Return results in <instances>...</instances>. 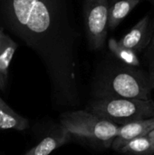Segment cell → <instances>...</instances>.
Wrapping results in <instances>:
<instances>
[{"instance_id": "e0dca14e", "label": "cell", "mask_w": 154, "mask_h": 155, "mask_svg": "<svg viewBox=\"0 0 154 155\" xmlns=\"http://www.w3.org/2000/svg\"><path fill=\"white\" fill-rule=\"evenodd\" d=\"M148 135H149L150 137H152V139H154V130H153V131H152V132H151V133H150V134H149Z\"/></svg>"}, {"instance_id": "3957f363", "label": "cell", "mask_w": 154, "mask_h": 155, "mask_svg": "<svg viewBox=\"0 0 154 155\" xmlns=\"http://www.w3.org/2000/svg\"><path fill=\"white\" fill-rule=\"evenodd\" d=\"M86 110L121 126L154 117V102L152 99L94 98L87 105Z\"/></svg>"}, {"instance_id": "7c38bea8", "label": "cell", "mask_w": 154, "mask_h": 155, "mask_svg": "<svg viewBox=\"0 0 154 155\" xmlns=\"http://www.w3.org/2000/svg\"><path fill=\"white\" fill-rule=\"evenodd\" d=\"M118 152L127 155H153L154 139L149 135L134 138L125 143Z\"/></svg>"}, {"instance_id": "4fadbf2b", "label": "cell", "mask_w": 154, "mask_h": 155, "mask_svg": "<svg viewBox=\"0 0 154 155\" xmlns=\"http://www.w3.org/2000/svg\"><path fill=\"white\" fill-rule=\"evenodd\" d=\"M108 47L111 53L115 56V58L127 65L139 67L140 66V59L135 52L133 50L124 47L123 45H120L117 40L114 38H110L108 41Z\"/></svg>"}, {"instance_id": "7a4b0ae2", "label": "cell", "mask_w": 154, "mask_h": 155, "mask_svg": "<svg viewBox=\"0 0 154 155\" xmlns=\"http://www.w3.org/2000/svg\"><path fill=\"white\" fill-rule=\"evenodd\" d=\"M152 89L148 74L121 62L105 64L93 84L94 98L151 99Z\"/></svg>"}, {"instance_id": "5b68a950", "label": "cell", "mask_w": 154, "mask_h": 155, "mask_svg": "<svg viewBox=\"0 0 154 155\" xmlns=\"http://www.w3.org/2000/svg\"><path fill=\"white\" fill-rule=\"evenodd\" d=\"M109 0H84V24L91 50H101L108 33Z\"/></svg>"}, {"instance_id": "8fae6325", "label": "cell", "mask_w": 154, "mask_h": 155, "mask_svg": "<svg viewBox=\"0 0 154 155\" xmlns=\"http://www.w3.org/2000/svg\"><path fill=\"white\" fill-rule=\"evenodd\" d=\"M28 126V120L15 113L0 97V130L25 131Z\"/></svg>"}, {"instance_id": "9a60e30c", "label": "cell", "mask_w": 154, "mask_h": 155, "mask_svg": "<svg viewBox=\"0 0 154 155\" xmlns=\"http://www.w3.org/2000/svg\"><path fill=\"white\" fill-rule=\"evenodd\" d=\"M151 45V54H152V62H154V29H153V33H152V41L150 43Z\"/></svg>"}, {"instance_id": "9c48e42d", "label": "cell", "mask_w": 154, "mask_h": 155, "mask_svg": "<svg viewBox=\"0 0 154 155\" xmlns=\"http://www.w3.org/2000/svg\"><path fill=\"white\" fill-rule=\"evenodd\" d=\"M17 49V44L5 32L0 42V90H5L11 61Z\"/></svg>"}, {"instance_id": "ba28073f", "label": "cell", "mask_w": 154, "mask_h": 155, "mask_svg": "<svg viewBox=\"0 0 154 155\" xmlns=\"http://www.w3.org/2000/svg\"><path fill=\"white\" fill-rule=\"evenodd\" d=\"M70 140L71 134L60 126L56 132L44 138L24 155H49L55 149L67 143Z\"/></svg>"}, {"instance_id": "8992f818", "label": "cell", "mask_w": 154, "mask_h": 155, "mask_svg": "<svg viewBox=\"0 0 154 155\" xmlns=\"http://www.w3.org/2000/svg\"><path fill=\"white\" fill-rule=\"evenodd\" d=\"M152 27L150 15H146L132 27L118 42L120 45L127 47L136 54L144 50L151 43L152 37Z\"/></svg>"}, {"instance_id": "6da1fadb", "label": "cell", "mask_w": 154, "mask_h": 155, "mask_svg": "<svg viewBox=\"0 0 154 155\" xmlns=\"http://www.w3.org/2000/svg\"><path fill=\"white\" fill-rule=\"evenodd\" d=\"M67 0H0V19L41 59L59 106L80 103L77 32Z\"/></svg>"}, {"instance_id": "5bb4252c", "label": "cell", "mask_w": 154, "mask_h": 155, "mask_svg": "<svg viewBox=\"0 0 154 155\" xmlns=\"http://www.w3.org/2000/svg\"><path fill=\"white\" fill-rule=\"evenodd\" d=\"M147 74H148V77H149L151 87H152V90H154V62H151L149 73H147Z\"/></svg>"}, {"instance_id": "30bf717a", "label": "cell", "mask_w": 154, "mask_h": 155, "mask_svg": "<svg viewBox=\"0 0 154 155\" xmlns=\"http://www.w3.org/2000/svg\"><path fill=\"white\" fill-rule=\"evenodd\" d=\"M142 0H112L109 2L108 29H115Z\"/></svg>"}, {"instance_id": "2e32d148", "label": "cell", "mask_w": 154, "mask_h": 155, "mask_svg": "<svg viewBox=\"0 0 154 155\" xmlns=\"http://www.w3.org/2000/svg\"><path fill=\"white\" fill-rule=\"evenodd\" d=\"M3 33H4V29H3V27L0 26V42H1V37H2V34Z\"/></svg>"}, {"instance_id": "52a82bcc", "label": "cell", "mask_w": 154, "mask_h": 155, "mask_svg": "<svg viewBox=\"0 0 154 155\" xmlns=\"http://www.w3.org/2000/svg\"><path fill=\"white\" fill-rule=\"evenodd\" d=\"M153 130L154 117L143 119L126 124L124 125H121L119 127L118 134L113 141L111 147L118 152L129 141L137 137L148 135Z\"/></svg>"}, {"instance_id": "277c9868", "label": "cell", "mask_w": 154, "mask_h": 155, "mask_svg": "<svg viewBox=\"0 0 154 155\" xmlns=\"http://www.w3.org/2000/svg\"><path fill=\"white\" fill-rule=\"evenodd\" d=\"M60 126L71 135L101 143L105 147L111 146L120 127L87 110L70 111L62 114Z\"/></svg>"}]
</instances>
